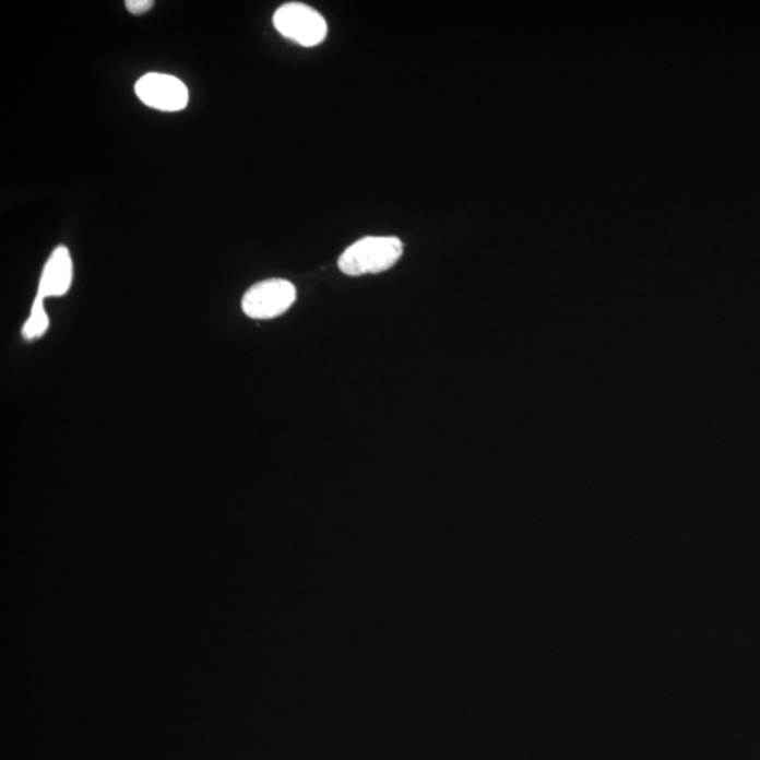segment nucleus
<instances>
[{
  "label": "nucleus",
  "instance_id": "nucleus-1",
  "mask_svg": "<svg viewBox=\"0 0 760 760\" xmlns=\"http://www.w3.org/2000/svg\"><path fill=\"white\" fill-rule=\"evenodd\" d=\"M403 256V242L397 237H365L340 257L339 268L348 276L380 274L391 270Z\"/></svg>",
  "mask_w": 760,
  "mask_h": 760
},
{
  "label": "nucleus",
  "instance_id": "nucleus-2",
  "mask_svg": "<svg viewBox=\"0 0 760 760\" xmlns=\"http://www.w3.org/2000/svg\"><path fill=\"white\" fill-rule=\"evenodd\" d=\"M274 26L282 36L304 47L319 46L328 36V22L305 3L282 4L274 14Z\"/></svg>",
  "mask_w": 760,
  "mask_h": 760
},
{
  "label": "nucleus",
  "instance_id": "nucleus-3",
  "mask_svg": "<svg viewBox=\"0 0 760 760\" xmlns=\"http://www.w3.org/2000/svg\"><path fill=\"white\" fill-rule=\"evenodd\" d=\"M296 300V287L286 280H268L253 285L242 297V310L250 319L271 320L286 313Z\"/></svg>",
  "mask_w": 760,
  "mask_h": 760
},
{
  "label": "nucleus",
  "instance_id": "nucleus-4",
  "mask_svg": "<svg viewBox=\"0 0 760 760\" xmlns=\"http://www.w3.org/2000/svg\"><path fill=\"white\" fill-rule=\"evenodd\" d=\"M135 95L144 105L161 111L183 110L189 104L188 86L177 76L150 72L135 84Z\"/></svg>",
  "mask_w": 760,
  "mask_h": 760
},
{
  "label": "nucleus",
  "instance_id": "nucleus-5",
  "mask_svg": "<svg viewBox=\"0 0 760 760\" xmlns=\"http://www.w3.org/2000/svg\"><path fill=\"white\" fill-rule=\"evenodd\" d=\"M74 276V265L70 250L66 246L57 247L48 258L44 266L38 295L46 297H60L70 290Z\"/></svg>",
  "mask_w": 760,
  "mask_h": 760
},
{
  "label": "nucleus",
  "instance_id": "nucleus-6",
  "mask_svg": "<svg viewBox=\"0 0 760 760\" xmlns=\"http://www.w3.org/2000/svg\"><path fill=\"white\" fill-rule=\"evenodd\" d=\"M50 320L44 309V297L37 295L32 307V314L28 317L26 324L23 328V337L26 340H36L46 333Z\"/></svg>",
  "mask_w": 760,
  "mask_h": 760
},
{
  "label": "nucleus",
  "instance_id": "nucleus-7",
  "mask_svg": "<svg viewBox=\"0 0 760 760\" xmlns=\"http://www.w3.org/2000/svg\"><path fill=\"white\" fill-rule=\"evenodd\" d=\"M153 7V0H127L126 2L127 11L135 14V16L147 13Z\"/></svg>",
  "mask_w": 760,
  "mask_h": 760
}]
</instances>
